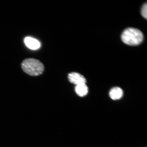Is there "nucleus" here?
<instances>
[{"label":"nucleus","mask_w":147,"mask_h":147,"mask_svg":"<svg viewBox=\"0 0 147 147\" xmlns=\"http://www.w3.org/2000/svg\"><path fill=\"white\" fill-rule=\"evenodd\" d=\"M121 39L126 45L130 46L138 45L143 41V35L139 29L129 28L123 32L121 35Z\"/></svg>","instance_id":"nucleus-1"},{"label":"nucleus","mask_w":147,"mask_h":147,"mask_svg":"<svg viewBox=\"0 0 147 147\" xmlns=\"http://www.w3.org/2000/svg\"><path fill=\"white\" fill-rule=\"evenodd\" d=\"M21 67L23 71L32 76H38L44 71V66L40 61L34 58H28L24 60Z\"/></svg>","instance_id":"nucleus-2"},{"label":"nucleus","mask_w":147,"mask_h":147,"mask_svg":"<svg viewBox=\"0 0 147 147\" xmlns=\"http://www.w3.org/2000/svg\"><path fill=\"white\" fill-rule=\"evenodd\" d=\"M68 78L70 82L76 86L86 84V80L85 78L78 73L72 72L69 73L68 75Z\"/></svg>","instance_id":"nucleus-3"},{"label":"nucleus","mask_w":147,"mask_h":147,"mask_svg":"<svg viewBox=\"0 0 147 147\" xmlns=\"http://www.w3.org/2000/svg\"><path fill=\"white\" fill-rule=\"evenodd\" d=\"M24 42L27 47L32 50L37 49L41 46L40 42L38 40L30 37H27L25 38Z\"/></svg>","instance_id":"nucleus-4"},{"label":"nucleus","mask_w":147,"mask_h":147,"mask_svg":"<svg viewBox=\"0 0 147 147\" xmlns=\"http://www.w3.org/2000/svg\"><path fill=\"white\" fill-rule=\"evenodd\" d=\"M123 92L122 89L119 87H114L109 92V96L112 100H117L122 98Z\"/></svg>","instance_id":"nucleus-5"},{"label":"nucleus","mask_w":147,"mask_h":147,"mask_svg":"<svg viewBox=\"0 0 147 147\" xmlns=\"http://www.w3.org/2000/svg\"><path fill=\"white\" fill-rule=\"evenodd\" d=\"M88 88L86 84L76 85L75 88V91L77 94L80 97H84L88 92Z\"/></svg>","instance_id":"nucleus-6"},{"label":"nucleus","mask_w":147,"mask_h":147,"mask_svg":"<svg viewBox=\"0 0 147 147\" xmlns=\"http://www.w3.org/2000/svg\"><path fill=\"white\" fill-rule=\"evenodd\" d=\"M141 15L143 17L147 19V3L143 5L141 9Z\"/></svg>","instance_id":"nucleus-7"}]
</instances>
